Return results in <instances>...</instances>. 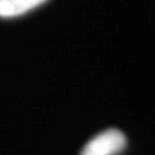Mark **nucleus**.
Instances as JSON below:
<instances>
[{
	"label": "nucleus",
	"mask_w": 155,
	"mask_h": 155,
	"mask_svg": "<svg viewBox=\"0 0 155 155\" xmlns=\"http://www.w3.org/2000/svg\"><path fill=\"white\" fill-rule=\"evenodd\" d=\"M127 146V138L118 129H107L84 145L80 155H119Z\"/></svg>",
	"instance_id": "nucleus-1"
},
{
	"label": "nucleus",
	"mask_w": 155,
	"mask_h": 155,
	"mask_svg": "<svg viewBox=\"0 0 155 155\" xmlns=\"http://www.w3.org/2000/svg\"><path fill=\"white\" fill-rule=\"evenodd\" d=\"M47 0H0V17L11 18L22 16Z\"/></svg>",
	"instance_id": "nucleus-2"
}]
</instances>
